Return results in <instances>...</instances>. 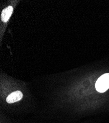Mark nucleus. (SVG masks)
<instances>
[{
  "label": "nucleus",
  "instance_id": "obj_1",
  "mask_svg": "<svg viewBox=\"0 0 109 123\" xmlns=\"http://www.w3.org/2000/svg\"><path fill=\"white\" fill-rule=\"evenodd\" d=\"M96 90L100 93H104L109 88V74L107 73L99 78L95 84Z\"/></svg>",
  "mask_w": 109,
  "mask_h": 123
},
{
  "label": "nucleus",
  "instance_id": "obj_2",
  "mask_svg": "<svg viewBox=\"0 0 109 123\" xmlns=\"http://www.w3.org/2000/svg\"><path fill=\"white\" fill-rule=\"evenodd\" d=\"M23 95L21 92L16 91L13 92L7 97L6 101L9 104H12L20 100L23 98Z\"/></svg>",
  "mask_w": 109,
  "mask_h": 123
},
{
  "label": "nucleus",
  "instance_id": "obj_3",
  "mask_svg": "<svg viewBox=\"0 0 109 123\" xmlns=\"http://www.w3.org/2000/svg\"><path fill=\"white\" fill-rule=\"evenodd\" d=\"M13 12V7L11 6H9L4 9L1 13V19L4 22L8 21L10 17Z\"/></svg>",
  "mask_w": 109,
  "mask_h": 123
}]
</instances>
